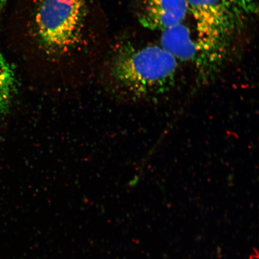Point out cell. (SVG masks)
<instances>
[{
    "label": "cell",
    "instance_id": "obj_8",
    "mask_svg": "<svg viewBox=\"0 0 259 259\" xmlns=\"http://www.w3.org/2000/svg\"><path fill=\"white\" fill-rule=\"evenodd\" d=\"M6 2H7V0H0V12H1L3 8H4Z\"/></svg>",
    "mask_w": 259,
    "mask_h": 259
},
{
    "label": "cell",
    "instance_id": "obj_3",
    "mask_svg": "<svg viewBox=\"0 0 259 259\" xmlns=\"http://www.w3.org/2000/svg\"><path fill=\"white\" fill-rule=\"evenodd\" d=\"M84 15V0H43L37 25L45 46L55 51L72 46L78 38Z\"/></svg>",
    "mask_w": 259,
    "mask_h": 259
},
{
    "label": "cell",
    "instance_id": "obj_2",
    "mask_svg": "<svg viewBox=\"0 0 259 259\" xmlns=\"http://www.w3.org/2000/svg\"><path fill=\"white\" fill-rule=\"evenodd\" d=\"M196 24V36L208 61L210 75L224 66L231 38L238 27L226 0H186Z\"/></svg>",
    "mask_w": 259,
    "mask_h": 259
},
{
    "label": "cell",
    "instance_id": "obj_4",
    "mask_svg": "<svg viewBox=\"0 0 259 259\" xmlns=\"http://www.w3.org/2000/svg\"><path fill=\"white\" fill-rule=\"evenodd\" d=\"M193 32L183 23L161 32L160 45L180 63L194 67L197 87L209 83L208 65L205 53Z\"/></svg>",
    "mask_w": 259,
    "mask_h": 259
},
{
    "label": "cell",
    "instance_id": "obj_7",
    "mask_svg": "<svg viewBox=\"0 0 259 259\" xmlns=\"http://www.w3.org/2000/svg\"><path fill=\"white\" fill-rule=\"evenodd\" d=\"M238 25L245 18L258 14V0H226Z\"/></svg>",
    "mask_w": 259,
    "mask_h": 259
},
{
    "label": "cell",
    "instance_id": "obj_1",
    "mask_svg": "<svg viewBox=\"0 0 259 259\" xmlns=\"http://www.w3.org/2000/svg\"><path fill=\"white\" fill-rule=\"evenodd\" d=\"M180 63L160 44H128L111 67V94L133 103L159 102L172 95L180 79Z\"/></svg>",
    "mask_w": 259,
    "mask_h": 259
},
{
    "label": "cell",
    "instance_id": "obj_5",
    "mask_svg": "<svg viewBox=\"0 0 259 259\" xmlns=\"http://www.w3.org/2000/svg\"><path fill=\"white\" fill-rule=\"evenodd\" d=\"M188 14L186 0H141L137 16L142 27L161 32L183 23Z\"/></svg>",
    "mask_w": 259,
    "mask_h": 259
},
{
    "label": "cell",
    "instance_id": "obj_6",
    "mask_svg": "<svg viewBox=\"0 0 259 259\" xmlns=\"http://www.w3.org/2000/svg\"><path fill=\"white\" fill-rule=\"evenodd\" d=\"M16 90L14 70L0 51V116L10 109Z\"/></svg>",
    "mask_w": 259,
    "mask_h": 259
}]
</instances>
